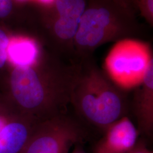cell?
I'll list each match as a JSON object with an SVG mask.
<instances>
[{"label": "cell", "mask_w": 153, "mask_h": 153, "mask_svg": "<svg viewBox=\"0 0 153 153\" xmlns=\"http://www.w3.org/2000/svg\"><path fill=\"white\" fill-rule=\"evenodd\" d=\"M59 19L55 22L56 36L62 41L74 40L86 10L84 0H56Z\"/></svg>", "instance_id": "9"}, {"label": "cell", "mask_w": 153, "mask_h": 153, "mask_svg": "<svg viewBox=\"0 0 153 153\" xmlns=\"http://www.w3.org/2000/svg\"><path fill=\"white\" fill-rule=\"evenodd\" d=\"M7 52L8 59L14 66L32 65L39 59L38 47L30 39L10 42Z\"/></svg>", "instance_id": "10"}, {"label": "cell", "mask_w": 153, "mask_h": 153, "mask_svg": "<svg viewBox=\"0 0 153 153\" xmlns=\"http://www.w3.org/2000/svg\"><path fill=\"white\" fill-rule=\"evenodd\" d=\"M37 123L0 100V153H21Z\"/></svg>", "instance_id": "6"}, {"label": "cell", "mask_w": 153, "mask_h": 153, "mask_svg": "<svg viewBox=\"0 0 153 153\" xmlns=\"http://www.w3.org/2000/svg\"><path fill=\"white\" fill-rule=\"evenodd\" d=\"M76 69L44 68L39 60L30 66H14L5 81L2 101L36 122L65 113L71 104Z\"/></svg>", "instance_id": "1"}, {"label": "cell", "mask_w": 153, "mask_h": 153, "mask_svg": "<svg viewBox=\"0 0 153 153\" xmlns=\"http://www.w3.org/2000/svg\"><path fill=\"white\" fill-rule=\"evenodd\" d=\"M40 2L44 3V4H50L54 0H39Z\"/></svg>", "instance_id": "17"}, {"label": "cell", "mask_w": 153, "mask_h": 153, "mask_svg": "<svg viewBox=\"0 0 153 153\" xmlns=\"http://www.w3.org/2000/svg\"><path fill=\"white\" fill-rule=\"evenodd\" d=\"M114 27V18L106 8L97 7L86 10L74 39L77 49L87 52L96 48L115 35L111 33Z\"/></svg>", "instance_id": "5"}, {"label": "cell", "mask_w": 153, "mask_h": 153, "mask_svg": "<svg viewBox=\"0 0 153 153\" xmlns=\"http://www.w3.org/2000/svg\"><path fill=\"white\" fill-rule=\"evenodd\" d=\"M86 131L65 113L38 122L21 153H69L83 141Z\"/></svg>", "instance_id": "4"}, {"label": "cell", "mask_w": 153, "mask_h": 153, "mask_svg": "<svg viewBox=\"0 0 153 153\" xmlns=\"http://www.w3.org/2000/svg\"><path fill=\"white\" fill-rule=\"evenodd\" d=\"M124 91L96 67L76 69L71 104L82 120L104 132L126 116L128 105Z\"/></svg>", "instance_id": "2"}, {"label": "cell", "mask_w": 153, "mask_h": 153, "mask_svg": "<svg viewBox=\"0 0 153 153\" xmlns=\"http://www.w3.org/2000/svg\"><path fill=\"white\" fill-rule=\"evenodd\" d=\"M152 62L151 50L147 44L134 40H123L115 44L107 56L105 73L121 90H131L142 83Z\"/></svg>", "instance_id": "3"}, {"label": "cell", "mask_w": 153, "mask_h": 153, "mask_svg": "<svg viewBox=\"0 0 153 153\" xmlns=\"http://www.w3.org/2000/svg\"><path fill=\"white\" fill-rule=\"evenodd\" d=\"M153 153V152H152V153Z\"/></svg>", "instance_id": "18"}, {"label": "cell", "mask_w": 153, "mask_h": 153, "mask_svg": "<svg viewBox=\"0 0 153 153\" xmlns=\"http://www.w3.org/2000/svg\"><path fill=\"white\" fill-rule=\"evenodd\" d=\"M133 111L138 131L151 136L153 131V62L149 66L142 83L136 88Z\"/></svg>", "instance_id": "8"}, {"label": "cell", "mask_w": 153, "mask_h": 153, "mask_svg": "<svg viewBox=\"0 0 153 153\" xmlns=\"http://www.w3.org/2000/svg\"><path fill=\"white\" fill-rule=\"evenodd\" d=\"M10 42L6 33L0 29V49H7Z\"/></svg>", "instance_id": "14"}, {"label": "cell", "mask_w": 153, "mask_h": 153, "mask_svg": "<svg viewBox=\"0 0 153 153\" xmlns=\"http://www.w3.org/2000/svg\"><path fill=\"white\" fill-rule=\"evenodd\" d=\"M13 9L12 0H0V18L8 16Z\"/></svg>", "instance_id": "11"}, {"label": "cell", "mask_w": 153, "mask_h": 153, "mask_svg": "<svg viewBox=\"0 0 153 153\" xmlns=\"http://www.w3.org/2000/svg\"><path fill=\"white\" fill-rule=\"evenodd\" d=\"M8 59L7 49H0V69L2 68Z\"/></svg>", "instance_id": "15"}, {"label": "cell", "mask_w": 153, "mask_h": 153, "mask_svg": "<svg viewBox=\"0 0 153 153\" xmlns=\"http://www.w3.org/2000/svg\"><path fill=\"white\" fill-rule=\"evenodd\" d=\"M138 131L124 116L111 124L94 148L93 153H128L138 142Z\"/></svg>", "instance_id": "7"}, {"label": "cell", "mask_w": 153, "mask_h": 153, "mask_svg": "<svg viewBox=\"0 0 153 153\" xmlns=\"http://www.w3.org/2000/svg\"><path fill=\"white\" fill-rule=\"evenodd\" d=\"M143 13L150 21L153 17V0H141Z\"/></svg>", "instance_id": "12"}, {"label": "cell", "mask_w": 153, "mask_h": 153, "mask_svg": "<svg viewBox=\"0 0 153 153\" xmlns=\"http://www.w3.org/2000/svg\"><path fill=\"white\" fill-rule=\"evenodd\" d=\"M153 152L150 150L146 144L142 141L137 142L134 147L128 153H151Z\"/></svg>", "instance_id": "13"}, {"label": "cell", "mask_w": 153, "mask_h": 153, "mask_svg": "<svg viewBox=\"0 0 153 153\" xmlns=\"http://www.w3.org/2000/svg\"><path fill=\"white\" fill-rule=\"evenodd\" d=\"M79 144H77L75 146L76 147L71 153H86L83 151L82 148L79 145Z\"/></svg>", "instance_id": "16"}]
</instances>
